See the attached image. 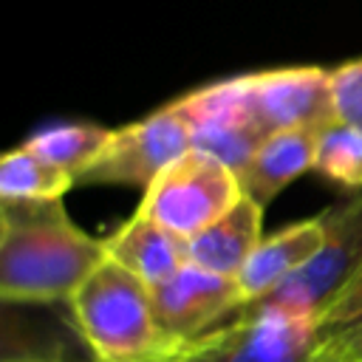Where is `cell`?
<instances>
[{
    "mask_svg": "<svg viewBox=\"0 0 362 362\" xmlns=\"http://www.w3.org/2000/svg\"><path fill=\"white\" fill-rule=\"evenodd\" d=\"M150 297L156 322L170 345L201 337L243 308L238 280L198 263H187L178 274L150 288Z\"/></svg>",
    "mask_w": 362,
    "mask_h": 362,
    "instance_id": "cell-8",
    "label": "cell"
},
{
    "mask_svg": "<svg viewBox=\"0 0 362 362\" xmlns=\"http://www.w3.org/2000/svg\"><path fill=\"white\" fill-rule=\"evenodd\" d=\"M331 90L337 116L362 127V57L331 68Z\"/></svg>",
    "mask_w": 362,
    "mask_h": 362,
    "instance_id": "cell-18",
    "label": "cell"
},
{
    "mask_svg": "<svg viewBox=\"0 0 362 362\" xmlns=\"http://www.w3.org/2000/svg\"><path fill=\"white\" fill-rule=\"evenodd\" d=\"M71 322L93 362H158L167 339L150 286L105 257L71 294Z\"/></svg>",
    "mask_w": 362,
    "mask_h": 362,
    "instance_id": "cell-2",
    "label": "cell"
},
{
    "mask_svg": "<svg viewBox=\"0 0 362 362\" xmlns=\"http://www.w3.org/2000/svg\"><path fill=\"white\" fill-rule=\"evenodd\" d=\"M173 105L189 127L192 150L229 164L235 173L269 136L252 107L246 74L195 88Z\"/></svg>",
    "mask_w": 362,
    "mask_h": 362,
    "instance_id": "cell-6",
    "label": "cell"
},
{
    "mask_svg": "<svg viewBox=\"0 0 362 362\" xmlns=\"http://www.w3.org/2000/svg\"><path fill=\"white\" fill-rule=\"evenodd\" d=\"M320 127H288L269 133L252 158L238 170L243 195L255 198L260 206L272 204L291 181L314 173Z\"/></svg>",
    "mask_w": 362,
    "mask_h": 362,
    "instance_id": "cell-11",
    "label": "cell"
},
{
    "mask_svg": "<svg viewBox=\"0 0 362 362\" xmlns=\"http://www.w3.org/2000/svg\"><path fill=\"white\" fill-rule=\"evenodd\" d=\"M325 240V223L322 212L297 223H288L272 235H263L257 249L249 255V260L235 274L243 308L266 300L272 291H277L286 280H291L300 269H305Z\"/></svg>",
    "mask_w": 362,
    "mask_h": 362,
    "instance_id": "cell-10",
    "label": "cell"
},
{
    "mask_svg": "<svg viewBox=\"0 0 362 362\" xmlns=\"http://www.w3.org/2000/svg\"><path fill=\"white\" fill-rule=\"evenodd\" d=\"M263 209L255 198L243 195L229 212H223L212 226L187 240L189 263H198L209 272L235 277L249 255L263 240Z\"/></svg>",
    "mask_w": 362,
    "mask_h": 362,
    "instance_id": "cell-13",
    "label": "cell"
},
{
    "mask_svg": "<svg viewBox=\"0 0 362 362\" xmlns=\"http://www.w3.org/2000/svg\"><path fill=\"white\" fill-rule=\"evenodd\" d=\"M192 150V136L175 105H164L139 122L116 127L99 158L76 184L150 187L173 161Z\"/></svg>",
    "mask_w": 362,
    "mask_h": 362,
    "instance_id": "cell-5",
    "label": "cell"
},
{
    "mask_svg": "<svg viewBox=\"0 0 362 362\" xmlns=\"http://www.w3.org/2000/svg\"><path fill=\"white\" fill-rule=\"evenodd\" d=\"M3 362H79L74 356H68L65 351H14V348H6L3 354Z\"/></svg>",
    "mask_w": 362,
    "mask_h": 362,
    "instance_id": "cell-19",
    "label": "cell"
},
{
    "mask_svg": "<svg viewBox=\"0 0 362 362\" xmlns=\"http://www.w3.org/2000/svg\"><path fill=\"white\" fill-rule=\"evenodd\" d=\"M314 351V317L249 305L226 322L173 342L158 362H308Z\"/></svg>",
    "mask_w": 362,
    "mask_h": 362,
    "instance_id": "cell-3",
    "label": "cell"
},
{
    "mask_svg": "<svg viewBox=\"0 0 362 362\" xmlns=\"http://www.w3.org/2000/svg\"><path fill=\"white\" fill-rule=\"evenodd\" d=\"M252 107L266 133L288 127H322L337 119L331 71L320 65H291L246 74Z\"/></svg>",
    "mask_w": 362,
    "mask_h": 362,
    "instance_id": "cell-9",
    "label": "cell"
},
{
    "mask_svg": "<svg viewBox=\"0 0 362 362\" xmlns=\"http://www.w3.org/2000/svg\"><path fill=\"white\" fill-rule=\"evenodd\" d=\"M105 252L150 288L161 286L189 263L187 240L167 232L141 212H133L113 235L105 238Z\"/></svg>",
    "mask_w": 362,
    "mask_h": 362,
    "instance_id": "cell-12",
    "label": "cell"
},
{
    "mask_svg": "<svg viewBox=\"0 0 362 362\" xmlns=\"http://www.w3.org/2000/svg\"><path fill=\"white\" fill-rule=\"evenodd\" d=\"M325 240L317 257L255 305H274L314 317L362 269V189L322 212Z\"/></svg>",
    "mask_w": 362,
    "mask_h": 362,
    "instance_id": "cell-7",
    "label": "cell"
},
{
    "mask_svg": "<svg viewBox=\"0 0 362 362\" xmlns=\"http://www.w3.org/2000/svg\"><path fill=\"white\" fill-rule=\"evenodd\" d=\"M74 184V175L42 161L23 144H17L0 158V204L59 201Z\"/></svg>",
    "mask_w": 362,
    "mask_h": 362,
    "instance_id": "cell-16",
    "label": "cell"
},
{
    "mask_svg": "<svg viewBox=\"0 0 362 362\" xmlns=\"http://www.w3.org/2000/svg\"><path fill=\"white\" fill-rule=\"evenodd\" d=\"M110 127L93 122H59L28 136L23 147H28L42 161L65 170L79 181V175L99 158V153L110 141Z\"/></svg>",
    "mask_w": 362,
    "mask_h": 362,
    "instance_id": "cell-15",
    "label": "cell"
},
{
    "mask_svg": "<svg viewBox=\"0 0 362 362\" xmlns=\"http://www.w3.org/2000/svg\"><path fill=\"white\" fill-rule=\"evenodd\" d=\"M308 362H362V269L314 314Z\"/></svg>",
    "mask_w": 362,
    "mask_h": 362,
    "instance_id": "cell-14",
    "label": "cell"
},
{
    "mask_svg": "<svg viewBox=\"0 0 362 362\" xmlns=\"http://www.w3.org/2000/svg\"><path fill=\"white\" fill-rule=\"evenodd\" d=\"M314 173L342 189H362V127L345 119H331L320 127L314 150Z\"/></svg>",
    "mask_w": 362,
    "mask_h": 362,
    "instance_id": "cell-17",
    "label": "cell"
},
{
    "mask_svg": "<svg viewBox=\"0 0 362 362\" xmlns=\"http://www.w3.org/2000/svg\"><path fill=\"white\" fill-rule=\"evenodd\" d=\"M243 198L238 173L198 150L173 161L147 189L136 212L181 240H192Z\"/></svg>",
    "mask_w": 362,
    "mask_h": 362,
    "instance_id": "cell-4",
    "label": "cell"
},
{
    "mask_svg": "<svg viewBox=\"0 0 362 362\" xmlns=\"http://www.w3.org/2000/svg\"><path fill=\"white\" fill-rule=\"evenodd\" d=\"M105 257V240L79 229L71 221L62 198L0 204L3 303H68Z\"/></svg>",
    "mask_w": 362,
    "mask_h": 362,
    "instance_id": "cell-1",
    "label": "cell"
}]
</instances>
